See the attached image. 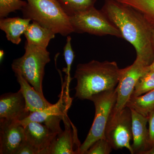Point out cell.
<instances>
[{"label":"cell","mask_w":154,"mask_h":154,"mask_svg":"<svg viewBox=\"0 0 154 154\" xmlns=\"http://www.w3.org/2000/svg\"><path fill=\"white\" fill-rule=\"evenodd\" d=\"M101 11L121 32L122 38L135 49L136 60L145 66L154 60L152 43V27L139 12L113 0H105Z\"/></svg>","instance_id":"6da1fadb"},{"label":"cell","mask_w":154,"mask_h":154,"mask_svg":"<svg viewBox=\"0 0 154 154\" xmlns=\"http://www.w3.org/2000/svg\"><path fill=\"white\" fill-rule=\"evenodd\" d=\"M115 61L93 60L77 65L75 96L81 100L89 99L95 94L115 89L121 74Z\"/></svg>","instance_id":"7a4b0ae2"},{"label":"cell","mask_w":154,"mask_h":154,"mask_svg":"<svg viewBox=\"0 0 154 154\" xmlns=\"http://www.w3.org/2000/svg\"><path fill=\"white\" fill-rule=\"evenodd\" d=\"M22 9L24 18L35 21L55 34L67 36L74 30L69 17L57 0H27Z\"/></svg>","instance_id":"3957f363"},{"label":"cell","mask_w":154,"mask_h":154,"mask_svg":"<svg viewBox=\"0 0 154 154\" xmlns=\"http://www.w3.org/2000/svg\"><path fill=\"white\" fill-rule=\"evenodd\" d=\"M25 53L22 57L14 60L12 68L15 73L22 75L37 92L43 95L42 81L45 65L50 61L47 48L38 47L26 41Z\"/></svg>","instance_id":"277c9868"},{"label":"cell","mask_w":154,"mask_h":154,"mask_svg":"<svg viewBox=\"0 0 154 154\" xmlns=\"http://www.w3.org/2000/svg\"><path fill=\"white\" fill-rule=\"evenodd\" d=\"M117 96L115 88L95 94L89 99L95 106V117L85 140L80 146L79 154H85L96 140L105 137V128L110 113L115 107Z\"/></svg>","instance_id":"5b68a950"},{"label":"cell","mask_w":154,"mask_h":154,"mask_svg":"<svg viewBox=\"0 0 154 154\" xmlns=\"http://www.w3.org/2000/svg\"><path fill=\"white\" fill-rule=\"evenodd\" d=\"M74 32L122 38L121 32L102 12L95 7L79 11L69 17Z\"/></svg>","instance_id":"8992f818"},{"label":"cell","mask_w":154,"mask_h":154,"mask_svg":"<svg viewBox=\"0 0 154 154\" xmlns=\"http://www.w3.org/2000/svg\"><path fill=\"white\" fill-rule=\"evenodd\" d=\"M105 137L113 149L125 148L133 154L131 141L132 139L131 109L125 107L119 111L112 110L105 128Z\"/></svg>","instance_id":"52a82bcc"},{"label":"cell","mask_w":154,"mask_h":154,"mask_svg":"<svg viewBox=\"0 0 154 154\" xmlns=\"http://www.w3.org/2000/svg\"><path fill=\"white\" fill-rule=\"evenodd\" d=\"M66 84L65 81L60 99L56 104L44 110L30 112L26 118L19 121V123L24 127L29 122H38L46 125L54 133L58 134L61 132L63 130L60 127V122L67 116V112L72 101Z\"/></svg>","instance_id":"ba28073f"},{"label":"cell","mask_w":154,"mask_h":154,"mask_svg":"<svg viewBox=\"0 0 154 154\" xmlns=\"http://www.w3.org/2000/svg\"><path fill=\"white\" fill-rule=\"evenodd\" d=\"M149 71L148 66H145L136 59L131 65L121 69L119 82L116 88L117 100L113 110L119 111L126 107L137 81Z\"/></svg>","instance_id":"9c48e42d"},{"label":"cell","mask_w":154,"mask_h":154,"mask_svg":"<svg viewBox=\"0 0 154 154\" xmlns=\"http://www.w3.org/2000/svg\"><path fill=\"white\" fill-rule=\"evenodd\" d=\"M26 142L24 127L19 121L0 119V154H17Z\"/></svg>","instance_id":"30bf717a"},{"label":"cell","mask_w":154,"mask_h":154,"mask_svg":"<svg viewBox=\"0 0 154 154\" xmlns=\"http://www.w3.org/2000/svg\"><path fill=\"white\" fill-rule=\"evenodd\" d=\"M64 131L56 136L50 146L48 154H79L81 144L78 137L77 131L68 116L63 120Z\"/></svg>","instance_id":"8fae6325"},{"label":"cell","mask_w":154,"mask_h":154,"mask_svg":"<svg viewBox=\"0 0 154 154\" xmlns=\"http://www.w3.org/2000/svg\"><path fill=\"white\" fill-rule=\"evenodd\" d=\"M24 127L26 142L37 154H48L50 146L58 134L38 122H29Z\"/></svg>","instance_id":"7c38bea8"},{"label":"cell","mask_w":154,"mask_h":154,"mask_svg":"<svg viewBox=\"0 0 154 154\" xmlns=\"http://www.w3.org/2000/svg\"><path fill=\"white\" fill-rule=\"evenodd\" d=\"M30 113L26 110L25 99L20 90L17 93L3 94L0 97V119L20 121Z\"/></svg>","instance_id":"4fadbf2b"},{"label":"cell","mask_w":154,"mask_h":154,"mask_svg":"<svg viewBox=\"0 0 154 154\" xmlns=\"http://www.w3.org/2000/svg\"><path fill=\"white\" fill-rule=\"evenodd\" d=\"M131 110L133 154H144L151 147L149 129L146 126L148 117L143 116L132 109Z\"/></svg>","instance_id":"5bb4252c"},{"label":"cell","mask_w":154,"mask_h":154,"mask_svg":"<svg viewBox=\"0 0 154 154\" xmlns=\"http://www.w3.org/2000/svg\"><path fill=\"white\" fill-rule=\"evenodd\" d=\"M17 81L20 85V91L24 96L26 109L28 112H33L44 110L53 104L50 103L35 90L19 73H15Z\"/></svg>","instance_id":"9a60e30c"},{"label":"cell","mask_w":154,"mask_h":154,"mask_svg":"<svg viewBox=\"0 0 154 154\" xmlns=\"http://www.w3.org/2000/svg\"><path fill=\"white\" fill-rule=\"evenodd\" d=\"M31 19L20 17L1 18L0 29L6 33L8 41L18 45L21 42V36L27 30Z\"/></svg>","instance_id":"2e32d148"},{"label":"cell","mask_w":154,"mask_h":154,"mask_svg":"<svg viewBox=\"0 0 154 154\" xmlns=\"http://www.w3.org/2000/svg\"><path fill=\"white\" fill-rule=\"evenodd\" d=\"M24 34L28 43L44 48H47L50 41L55 35L51 30L35 21L30 24Z\"/></svg>","instance_id":"e0dca14e"},{"label":"cell","mask_w":154,"mask_h":154,"mask_svg":"<svg viewBox=\"0 0 154 154\" xmlns=\"http://www.w3.org/2000/svg\"><path fill=\"white\" fill-rule=\"evenodd\" d=\"M126 106L146 117L154 110V90L137 97H131Z\"/></svg>","instance_id":"ac0fdd59"},{"label":"cell","mask_w":154,"mask_h":154,"mask_svg":"<svg viewBox=\"0 0 154 154\" xmlns=\"http://www.w3.org/2000/svg\"><path fill=\"white\" fill-rule=\"evenodd\" d=\"M139 12L154 28V0H113Z\"/></svg>","instance_id":"d6986e66"},{"label":"cell","mask_w":154,"mask_h":154,"mask_svg":"<svg viewBox=\"0 0 154 154\" xmlns=\"http://www.w3.org/2000/svg\"><path fill=\"white\" fill-rule=\"evenodd\" d=\"M70 17L75 13L94 7L96 0H57Z\"/></svg>","instance_id":"ffe728a7"},{"label":"cell","mask_w":154,"mask_h":154,"mask_svg":"<svg viewBox=\"0 0 154 154\" xmlns=\"http://www.w3.org/2000/svg\"><path fill=\"white\" fill-rule=\"evenodd\" d=\"M153 90H154V72L149 71L140 78L131 97H137Z\"/></svg>","instance_id":"44dd1931"},{"label":"cell","mask_w":154,"mask_h":154,"mask_svg":"<svg viewBox=\"0 0 154 154\" xmlns=\"http://www.w3.org/2000/svg\"><path fill=\"white\" fill-rule=\"evenodd\" d=\"M71 40V37L67 36L66 44L63 48V55L67 66L66 68H64L63 71L66 74L65 81L68 88H69V84L72 79L70 76L71 69L75 57V53L72 48Z\"/></svg>","instance_id":"7402d4cb"},{"label":"cell","mask_w":154,"mask_h":154,"mask_svg":"<svg viewBox=\"0 0 154 154\" xmlns=\"http://www.w3.org/2000/svg\"><path fill=\"white\" fill-rule=\"evenodd\" d=\"M27 3L22 0H0V18H5L12 12L22 10Z\"/></svg>","instance_id":"603a6c76"},{"label":"cell","mask_w":154,"mask_h":154,"mask_svg":"<svg viewBox=\"0 0 154 154\" xmlns=\"http://www.w3.org/2000/svg\"><path fill=\"white\" fill-rule=\"evenodd\" d=\"M113 149L109 141L102 138L94 142L85 154H109Z\"/></svg>","instance_id":"cb8c5ba5"},{"label":"cell","mask_w":154,"mask_h":154,"mask_svg":"<svg viewBox=\"0 0 154 154\" xmlns=\"http://www.w3.org/2000/svg\"><path fill=\"white\" fill-rule=\"evenodd\" d=\"M148 123L149 137L152 147L154 143V110L149 116Z\"/></svg>","instance_id":"d4e9b609"},{"label":"cell","mask_w":154,"mask_h":154,"mask_svg":"<svg viewBox=\"0 0 154 154\" xmlns=\"http://www.w3.org/2000/svg\"><path fill=\"white\" fill-rule=\"evenodd\" d=\"M17 154H37V152L27 142L19 149Z\"/></svg>","instance_id":"484cf974"},{"label":"cell","mask_w":154,"mask_h":154,"mask_svg":"<svg viewBox=\"0 0 154 154\" xmlns=\"http://www.w3.org/2000/svg\"><path fill=\"white\" fill-rule=\"evenodd\" d=\"M144 154H154V143L152 146L151 148L145 153Z\"/></svg>","instance_id":"4316f807"},{"label":"cell","mask_w":154,"mask_h":154,"mask_svg":"<svg viewBox=\"0 0 154 154\" xmlns=\"http://www.w3.org/2000/svg\"><path fill=\"white\" fill-rule=\"evenodd\" d=\"M148 68L149 71L154 72V60L152 63L149 66Z\"/></svg>","instance_id":"83f0119b"},{"label":"cell","mask_w":154,"mask_h":154,"mask_svg":"<svg viewBox=\"0 0 154 154\" xmlns=\"http://www.w3.org/2000/svg\"><path fill=\"white\" fill-rule=\"evenodd\" d=\"M152 43L153 48L154 51V28H152Z\"/></svg>","instance_id":"f1b7e54d"},{"label":"cell","mask_w":154,"mask_h":154,"mask_svg":"<svg viewBox=\"0 0 154 154\" xmlns=\"http://www.w3.org/2000/svg\"><path fill=\"white\" fill-rule=\"evenodd\" d=\"M4 54H5L4 51L3 50H1V51H0V60H1V61L2 60Z\"/></svg>","instance_id":"f546056e"}]
</instances>
